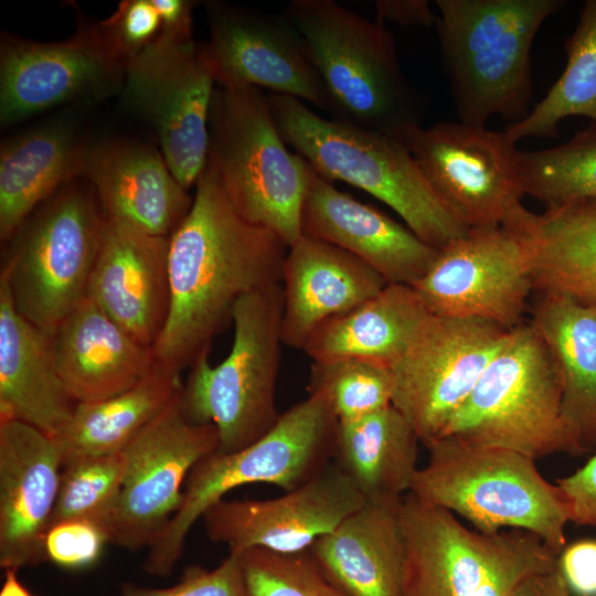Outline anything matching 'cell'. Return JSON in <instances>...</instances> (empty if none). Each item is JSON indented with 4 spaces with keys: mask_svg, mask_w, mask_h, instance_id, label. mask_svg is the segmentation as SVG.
<instances>
[{
    "mask_svg": "<svg viewBox=\"0 0 596 596\" xmlns=\"http://www.w3.org/2000/svg\"><path fill=\"white\" fill-rule=\"evenodd\" d=\"M192 206L169 237L170 306L153 344L156 361L182 372L232 323L241 297L281 284L288 246L231 204L206 164Z\"/></svg>",
    "mask_w": 596,
    "mask_h": 596,
    "instance_id": "cell-1",
    "label": "cell"
},
{
    "mask_svg": "<svg viewBox=\"0 0 596 596\" xmlns=\"http://www.w3.org/2000/svg\"><path fill=\"white\" fill-rule=\"evenodd\" d=\"M302 36L331 119L400 138L427 103L406 78L393 34L334 0H291L281 13Z\"/></svg>",
    "mask_w": 596,
    "mask_h": 596,
    "instance_id": "cell-2",
    "label": "cell"
},
{
    "mask_svg": "<svg viewBox=\"0 0 596 596\" xmlns=\"http://www.w3.org/2000/svg\"><path fill=\"white\" fill-rule=\"evenodd\" d=\"M563 0H437L436 30L458 120L512 124L530 113L531 47Z\"/></svg>",
    "mask_w": 596,
    "mask_h": 596,
    "instance_id": "cell-3",
    "label": "cell"
},
{
    "mask_svg": "<svg viewBox=\"0 0 596 596\" xmlns=\"http://www.w3.org/2000/svg\"><path fill=\"white\" fill-rule=\"evenodd\" d=\"M268 102L283 140L319 175L382 201L429 246L440 249L469 230L437 196L401 139L324 118L290 96L269 93Z\"/></svg>",
    "mask_w": 596,
    "mask_h": 596,
    "instance_id": "cell-4",
    "label": "cell"
},
{
    "mask_svg": "<svg viewBox=\"0 0 596 596\" xmlns=\"http://www.w3.org/2000/svg\"><path fill=\"white\" fill-rule=\"evenodd\" d=\"M409 493L457 513L473 529H519L540 538L557 556L565 547L568 508L561 489L542 477L535 459L503 447L444 436L427 447Z\"/></svg>",
    "mask_w": 596,
    "mask_h": 596,
    "instance_id": "cell-5",
    "label": "cell"
},
{
    "mask_svg": "<svg viewBox=\"0 0 596 596\" xmlns=\"http://www.w3.org/2000/svg\"><path fill=\"white\" fill-rule=\"evenodd\" d=\"M337 425L328 393L312 390L252 445L202 458L187 478L179 510L148 547L145 573L170 576L193 525L233 489L266 483L290 491L322 471L333 460Z\"/></svg>",
    "mask_w": 596,
    "mask_h": 596,
    "instance_id": "cell-6",
    "label": "cell"
},
{
    "mask_svg": "<svg viewBox=\"0 0 596 596\" xmlns=\"http://www.w3.org/2000/svg\"><path fill=\"white\" fill-rule=\"evenodd\" d=\"M206 164L241 217L272 231L288 247L300 238L311 167L288 149L260 88H215Z\"/></svg>",
    "mask_w": 596,
    "mask_h": 596,
    "instance_id": "cell-7",
    "label": "cell"
},
{
    "mask_svg": "<svg viewBox=\"0 0 596 596\" xmlns=\"http://www.w3.org/2000/svg\"><path fill=\"white\" fill-rule=\"evenodd\" d=\"M281 284L252 291L236 302L228 354L216 365L209 352L190 366L179 394L183 416L215 426L221 453L241 450L263 437L281 413L275 401L280 365Z\"/></svg>",
    "mask_w": 596,
    "mask_h": 596,
    "instance_id": "cell-8",
    "label": "cell"
},
{
    "mask_svg": "<svg viewBox=\"0 0 596 596\" xmlns=\"http://www.w3.org/2000/svg\"><path fill=\"white\" fill-rule=\"evenodd\" d=\"M401 519L403 596H511L525 577L557 565L558 556L528 531L469 529L409 492Z\"/></svg>",
    "mask_w": 596,
    "mask_h": 596,
    "instance_id": "cell-9",
    "label": "cell"
},
{
    "mask_svg": "<svg viewBox=\"0 0 596 596\" xmlns=\"http://www.w3.org/2000/svg\"><path fill=\"white\" fill-rule=\"evenodd\" d=\"M444 436L534 459L557 453L582 456L562 418L557 369L529 322L507 332Z\"/></svg>",
    "mask_w": 596,
    "mask_h": 596,
    "instance_id": "cell-10",
    "label": "cell"
},
{
    "mask_svg": "<svg viewBox=\"0 0 596 596\" xmlns=\"http://www.w3.org/2000/svg\"><path fill=\"white\" fill-rule=\"evenodd\" d=\"M105 223L96 194L75 185L25 220L0 275L20 315L51 331L86 297Z\"/></svg>",
    "mask_w": 596,
    "mask_h": 596,
    "instance_id": "cell-11",
    "label": "cell"
},
{
    "mask_svg": "<svg viewBox=\"0 0 596 596\" xmlns=\"http://www.w3.org/2000/svg\"><path fill=\"white\" fill-rule=\"evenodd\" d=\"M124 78L126 102L152 125L167 166L188 190L207 162L216 82L206 44L161 30L127 61Z\"/></svg>",
    "mask_w": 596,
    "mask_h": 596,
    "instance_id": "cell-12",
    "label": "cell"
},
{
    "mask_svg": "<svg viewBox=\"0 0 596 596\" xmlns=\"http://www.w3.org/2000/svg\"><path fill=\"white\" fill-rule=\"evenodd\" d=\"M398 139L467 228L507 226L526 210L519 150L505 130L444 120L412 127Z\"/></svg>",
    "mask_w": 596,
    "mask_h": 596,
    "instance_id": "cell-13",
    "label": "cell"
},
{
    "mask_svg": "<svg viewBox=\"0 0 596 596\" xmlns=\"http://www.w3.org/2000/svg\"><path fill=\"white\" fill-rule=\"evenodd\" d=\"M508 331L481 319L433 315L390 366L392 405L426 447L444 437Z\"/></svg>",
    "mask_w": 596,
    "mask_h": 596,
    "instance_id": "cell-14",
    "label": "cell"
},
{
    "mask_svg": "<svg viewBox=\"0 0 596 596\" xmlns=\"http://www.w3.org/2000/svg\"><path fill=\"white\" fill-rule=\"evenodd\" d=\"M434 316L473 318L507 330L522 323L534 291L530 253L507 227L469 228L412 286Z\"/></svg>",
    "mask_w": 596,
    "mask_h": 596,
    "instance_id": "cell-15",
    "label": "cell"
},
{
    "mask_svg": "<svg viewBox=\"0 0 596 596\" xmlns=\"http://www.w3.org/2000/svg\"><path fill=\"white\" fill-rule=\"evenodd\" d=\"M179 394L124 449L127 472L107 529L109 544L148 549L179 510L192 468L219 450L215 426L190 423Z\"/></svg>",
    "mask_w": 596,
    "mask_h": 596,
    "instance_id": "cell-16",
    "label": "cell"
},
{
    "mask_svg": "<svg viewBox=\"0 0 596 596\" xmlns=\"http://www.w3.org/2000/svg\"><path fill=\"white\" fill-rule=\"evenodd\" d=\"M126 63L98 24L54 43L4 36L0 53L1 124L111 93L125 77Z\"/></svg>",
    "mask_w": 596,
    "mask_h": 596,
    "instance_id": "cell-17",
    "label": "cell"
},
{
    "mask_svg": "<svg viewBox=\"0 0 596 596\" xmlns=\"http://www.w3.org/2000/svg\"><path fill=\"white\" fill-rule=\"evenodd\" d=\"M206 50L217 86L267 88L328 114V100L307 45L283 15L206 4Z\"/></svg>",
    "mask_w": 596,
    "mask_h": 596,
    "instance_id": "cell-18",
    "label": "cell"
},
{
    "mask_svg": "<svg viewBox=\"0 0 596 596\" xmlns=\"http://www.w3.org/2000/svg\"><path fill=\"white\" fill-rule=\"evenodd\" d=\"M364 502L351 478L332 460L310 480L279 497L224 498L201 520L207 539L230 551L263 547L290 553L308 550Z\"/></svg>",
    "mask_w": 596,
    "mask_h": 596,
    "instance_id": "cell-19",
    "label": "cell"
},
{
    "mask_svg": "<svg viewBox=\"0 0 596 596\" xmlns=\"http://www.w3.org/2000/svg\"><path fill=\"white\" fill-rule=\"evenodd\" d=\"M62 469L53 437L20 421H0L1 568L20 571L46 562L44 541Z\"/></svg>",
    "mask_w": 596,
    "mask_h": 596,
    "instance_id": "cell-20",
    "label": "cell"
},
{
    "mask_svg": "<svg viewBox=\"0 0 596 596\" xmlns=\"http://www.w3.org/2000/svg\"><path fill=\"white\" fill-rule=\"evenodd\" d=\"M170 236L106 217L86 297L139 343L153 347L170 306Z\"/></svg>",
    "mask_w": 596,
    "mask_h": 596,
    "instance_id": "cell-21",
    "label": "cell"
},
{
    "mask_svg": "<svg viewBox=\"0 0 596 596\" xmlns=\"http://www.w3.org/2000/svg\"><path fill=\"white\" fill-rule=\"evenodd\" d=\"M302 234L358 257L387 284L413 286L429 269L438 249L407 226L342 192L312 168L301 213Z\"/></svg>",
    "mask_w": 596,
    "mask_h": 596,
    "instance_id": "cell-22",
    "label": "cell"
},
{
    "mask_svg": "<svg viewBox=\"0 0 596 596\" xmlns=\"http://www.w3.org/2000/svg\"><path fill=\"white\" fill-rule=\"evenodd\" d=\"M386 285L358 257L302 234L288 247L283 264V344L301 350L319 326L356 308Z\"/></svg>",
    "mask_w": 596,
    "mask_h": 596,
    "instance_id": "cell-23",
    "label": "cell"
},
{
    "mask_svg": "<svg viewBox=\"0 0 596 596\" xmlns=\"http://www.w3.org/2000/svg\"><path fill=\"white\" fill-rule=\"evenodd\" d=\"M82 175L107 219L157 236H170L188 215L190 198L152 148L111 142L85 150Z\"/></svg>",
    "mask_w": 596,
    "mask_h": 596,
    "instance_id": "cell-24",
    "label": "cell"
},
{
    "mask_svg": "<svg viewBox=\"0 0 596 596\" xmlns=\"http://www.w3.org/2000/svg\"><path fill=\"white\" fill-rule=\"evenodd\" d=\"M50 337L56 369L77 403L105 400L134 386L156 362L152 347L136 341L88 297Z\"/></svg>",
    "mask_w": 596,
    "mask_h": 596,
    "instance_id": "cell-25",
    "label": "cell"
},
{
    "mask_svg": "<svg viewBox=\"0 0 596 596\" xmlns=\"http://www.w3.org/2000/svg\"><path fill=\"white\" fill-rule=\"evenodd\" d=\"M76 405L56 369L50 331L18 312L0 277V421H20L55 437Z\"/></svg>",
    "mask_w": 596,
    "mask_h": 596,
    "instance_id": "cell-26",
    "label": "cell"
},
{
    "mask_svg": "<svg viewBox=\"0 0 596 596\" xmlns=\"http://www.w3.org/2000/svg\"><path fill=\"white\" fill-rule=\"evenodd\" d=\"M401 500L366 501L308 550L350 596H403Z\"/></svg>",
    "mask_w": 596,
    "mask_h": 596,
    "instance_id": "cell-27",
    "label": "cell"
},
{
    "mask_svg": "<svg viewBox=\"0 0 596 596\" xmlns=\"http://www.w3.org/2000/svg\"><path fill=\"white\" fill-rule=\"evenodd\" d=\"M530 326L546 345L562 386V418L581 455L596 450V308L536 294Z\"/></svg>",
    "mask_w": 596,
    "mask_h": 596,
    "instance_id": "cell-28",
    "label": "cell"
},
{
    "mask_svg": "<svg viewBox=\"0 0 596 596\" xmlns=\"http://www.w3.org/2000/svg\"><path fill=\"white\" fill-rule=\"evenodd\" d=\"M524 242L535 294L568 296L596 308V199L526 211L508 227Z\"/></svg>",
    "mask_w": 596,
    "mask_h": 596,
    "instance_id": "cell-29",
    "label": "cell"
},
{
    "mask_svg": "<svg viewBox=\"0 0 596 596\" xmlns=\"http://www.w3.org/2000/svg\"><path fill=\"white\" fill-rule=\"evenodd\" d=\"M432 316L412 286L387 284L356 308L319 326L301 350L312 361L356 358L391 366Z\"/></svg>",
    "mask_w": 596,
    "mask_h": 596,
    "instance_id": "cell-30",
    "label": "cell"
},
{
    "mask_svg": "<svg viewBox=\"0 0 596 596\" xmlns=\"http://www.w3.org/2000/svg\"><path fill=\"white\" fill-rule=\"evenodd\" d=\"M419 438L407 419L389 405L352 421H338L333 461L366 501L401 500L417 467Z\"/></svg>",
    "mask_w": 596,
    "mask_h": 596,
    "instance_id": "cell-31",
    "label": "cell"
},
{
    "mask_svg": "<svg viewBox=\"0 0 596 596\" xmlns=\"http://www.w3.org/2000/svg\"><path fill=\"white\" fill-rule=\"evenodd\" d=\"M85 148L61 125L7 140L0 151V237L9 241L25 220L81 174Z\"/></svg>",
    "mask_w": 596,
    "mask_h": 596,
    "instance_id": "cell-32",
    "label": "cell"
},
{
    "mask_svg": "<svg viewBox=\"0 0 596 596\" xmlns=\"http://www.w3.org/2000/svg\"><path fill=\"white\" fill-rule=\"evenodd\" d=\"M182 385L181 372L156 361L134 386L105 400L77 403L68 423L53 437L63 464L124 450L170 405Z\"/></svg>",
    "mask_w": 596,
    "mask_h": 596,
    "instance_id": "cell-33",
    "label": "cell"
},
{
    "mask_svg": "<svg viewBox=\"0 0 596 596\" xmlns=\"http://www.w3.org/2000/svg\"><path fill=\"white\" fill-rule=\"evenodd\" d=\"M564 50L567 61L561 76L523 120L507 127L514 143L555 138L560 123L571 116L587 117L596 126V0L584 3Z\"/></svg>",
    "mask_w": 596,
    "mask_h": 596,
    "instance_id": "cell-34",
    "label": "cell"
},
{
    "mask_svg": "<svg viewBox=\"0 0 596 596\" xmlns=\"http://www.w3.org/2000/svg\"><path fill=\"white\" fill-rule=\"evenodd\" d=\"M519 170L525 195L546 206L596 199V126L553 148L519 150Z\"/></svg>",
    "mask_w": 596,
    "mask_h": 596,
    "instance_id": "cell-35",
    "label": "cell"
},
{
    "mask_svg": "<svg viewBox=\"0 0 596 596\" xmlns=\"http://www.w3.org/2000/svg\"><path fill=\"white\" fill-rule=\"evenodd\" d=\"M126 472L125 450L79 456L65 461L51 525L67 520H86L100 525L107 534Z\"/></svg>",
    "mask_w": 596,
    "mask_h": 596,
    "instance_id": "cell-36",
    "label": "cell"
},
{
    "mask_svg": "<svg viewBox=\"0 0 596 596\" xmlns=\"http://www.w3.org/2000/svg\"><path fill=\"white\" fill-rule=\"evenodd\" d=\"M324 390L339 422L392 405L389 365L356 358L312 361L307 391Z\"/></svg>",
    "mask_w": 596,
    "mask_h": 596,
    "instance_id": "cell-37",
    "label": "cell"
},
{
    "mask_svg": "<svg viewBox=\"0 0 596 596\" xmlns=\"http://www.w3.org/2000/svg\"><path fill=\"white\" fill-rule=\"evenodd\" d=\"M234 552L252 596H350L327 576L309 550L284 553L248 547Z\"/></svg>",
    "mask_w": 596,
    "mask_h": 596,
    "instance_id": "cell-38",
    "label": "cell"
},
{
    "mask_svg": "<svg viewBox=\"0 0 596 596\" xmlns=\"http://www.w3.org/2000/svg\"><path fill=\"white\" fill-rule=\"evenodd\" d=\"M120 596H252L245 583L238 555L230 551L215 568L187 566L180 579L169 587H149L134 582L120 586Z\"/></svg>",
    "mask_w": 596,
    "mask_h": 596,
    "instance_id": "cell-39",
    "label": "cell"
},
{
    "mask_svg": "<svg viewBox=\"0 0 596 596\" xmlns=\"http://www.w3.org/2000/svg\"><path fill=\"white\" fill-rule=\"evenodd\" d=\"M109 544L105 530L92 521L67 520L50 526L44 552L46 562L67 571L93 566Z\"/></svg>",
    "mask_w": 596,
    "mask_h": 596,
    "instance_id": "cell-40",
    "label": "cell"
},
{
    "mask_svg": "<svg viewBox=\"0 0 596 596\" xmlns=\"http://www.w3.org/2000/svg\"><path fill=\"white\" fill-rule=\"evenodd\" d=\"M103 33L126 62L152 43L162 22L151 0H125L98 23Z\"/></svg>",
    "mask_w": 596,
    "mask_h": 596,
    "instance_id": "cell-41",
    "label": "cell"
},
{
    "mask_svg": "<svg viewBox=\"0 0 596 596\" xmlns=\"http://www.w3.org/2000/svg\"><path fill=\"white\" fill-rule=\"evenodd\" d=\"M556 486L567 504L570 522L596 530V450L576 471L558 478Z\"/></svg>",
    "mask_w": 596,
    "mask_h": 596,
    "instance_id": "cell-42",
    "label": "cell"
},
{
    "mask_svg": "<svg viewBox=\"0 0 596 596\" xmlns=\"http://www.w3.org/2000/svg\"><path fill=\"white\" fill-rule=\"evenodd\" d=\"M557 565L575 596H596V539L566 544Z\"/></svg>",
    "mask_w": 596,
    "mask_h": 596,
    "instance_id": "cell-43",
    "label": "cell"
},
{
    "mask_svg": "<svg viewBox=\"0 0 596 596\" xmlns=\"http://www.w3.org/2000/svg\"><path fill=\"white\" fill-rule=\"evenodd\" d=\"M374 6L377 21L383 24L389 21L401 26H432L438 19L427 0H376Z\"/></svg>",
    "mask_w": 596,
    "mask_h": 596,
    "instance_id": "cell-44",
    "label": "cell"
},
{
    "mask_svg": "<svg viewBox=\"0 0 596 596\" xmlns=\"http://www.w3.org/2000/svg\"><path fill=\"white\" fill-rule=\"evenodd\" d=\"M511 596H572L558 565L525 577Z\"/></svg>",
    "mask_w": 596,
    "mask_h": 596,
    "instance_id": "cell-45",
    "label": "cell"
},
{
    "mask_svg": "<svg viewBox=\"0 0 596 596\" xmlns=\"http://www.w3.org/2000/svg\"><path fill=\"white\" fill-rule=\"evenodd\" d=\"M160 14L163 31L192 33L193 2L184 0H151Z\"/></svg>",
    "mask_w": 596,
    "mask_h": 596,
    "instance_id": "cell-46",
    "label": "cell"
},
{
    "mask_svg": "<svg viewBox=\"0 0 596 596\" xmlns=\"http://www.w3.org/2000/svg\"><path fill=\"white\" fill-rule=\"evenodd\" d=\"M18 573L19 571L15 568L4 570L0 596H33V594L20 581Z\"/></svg>",
    "mask_w": 596,
    "mask_h": 596,
    "instance_id": "cell-47",
    "label": "cell"
}]
</instances>
